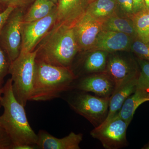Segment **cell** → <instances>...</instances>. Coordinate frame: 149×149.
<instances>
[{
	"label": "cell",
	"instance_id": "e0dca14e",
	"mask_svg": "<svg viewBox=\"0 0 149 149\" xmlns=\"http://www.w3.org/2000/svg\"><path fill=\"white\" fill-rule=\"evenodd\" d=\"M149 101L143 91L137 87L136 91L125 100L117 114L129 125L136 109L142 104Z\"/></svg>",
	"mask_w": 149,
	"mask_h": 149
},
{
	"label": "cell",
	"instance_id": "8fae6325",
	"mask_svg": "<svg viewBox=\"0 0 149 149\" xmlns=\"http://www.w3.org/2000/svg\"><path fill=\"white\" fill-rule=\"evenodd\" d=\"M116 85L113 80L105 72L93 73L80 79L72 88L85 92H92L102 97H110Z\"/></svg>",
	"mask_w": 149,
	"mask_h": 149
},
{
	"label": "cell",
	"instance_id": "7c38bea8",
	"mask_svg": "<svg viewBox=\"0 0 149 149\" xmlns=\"http://www.w3.org/2000/svg\"><path fill=\"white\" fill-rule=\"evenodd\" d=\"M134 38L122 32L102 30L99 33L91 51L102 50L108 53L130 50Z\"/></svg>",
	"mask_w": 149,
	"mask_h": 149
},
{
	"label": "cell",
	"instance_id": "52a82bcc",
	"mask_svg": "<svg viewBox=\"0 0 149 149\" xmlns=\"http://www.w3.org/2000/svg\"><path fill=\"white\" fill-rule=\"evenodd\" d=\"M56 7L47 16L31 22L22 21L21 26V52L27 53L34 51L35 47L43 39L57 21Z\"/></svg>",
	"mask_w": 149,
	"mask_h": 149
},
{
	"label": "cell",
	"instance_id": "8992f818",
	"mask_svg": "<svg viewBox=\"0 0 149 149\" xmlns=\"http://www.w3.org/2000/svg\"><path fill=\"white\" fill-rule=\"evenodd\" d=\"M24 15L21 8L15 9L0 33V45L10 63L17 58L21 52V26Z\"/></svg>",
	"mask_w": 149,
	"mask_h": 149
},
{
	"label": "cell",
	"instance_id": "d4e9b609",
	"mask_svg": "<svg viewBox=\"0 0 149 149\" xmlns=\"http://www.w3.org/2000/svg\"><path fill=\"white\" fill-rule=\"evenodd\" d=\"M121 15L130 17L134 14L133 0H116Z\"/></svg>",
	"mask_w": 149,
	"mask_h": 149
},
{
	"label": "cell",
	"instance_id": "836d02e7",
	"mask_svg": "<svg viewBox=\"0 0 149 149\" xmlns=\"http://www.w3.org/2000/svg\"><path fill=\"white\" fill-rule=\"evenodd\" d=\"M95 1V0H87V1H88V4L89 3L93 1Z\"/></svg>",
	"mask_w": 149,
	"mask_h": 149
},
{
	"label": "cell",
	"instance_id": "ac0fdd59",
	"mask_svg": "<svg viewBox=\"0 0 149 149\" xmlns=\"http://www.w3.org/2000/svg\"><path fill=\"white\" fill-rule=\"evenodd\" d=\"M85 11L95 18L104 21L118 12L116 0H95L88 4Z\"/></svg>",
	"mask_w": 149,
	"mask_h": 149
},
{
	"label": "cell",
	"instance_id": "9c48e42d",
	"mask_svg": "<svg viewBox=\"0 0 149 149\" xmlns=\"http://www.w3.org/2000/svg\"><path fill=\"white\" fill-rule=\"evenodd\" d=\"M103 21L85 11L75 20L72 26L80 51L90 52L97 37L102 30Z\"/></svg>",
	"mask_w": 149,
	"mask_h": 149
},
{
	"label": "cell",
	"instance_id": "277c9868",
	"mask_svg": "<svg viewBox=\"0 0 149 149\" xmlns=\"http://www.w3.org/2000/svg\"><path fill=\"white\" fill-rule=\"evenodd\" d=\"M37 52V49L29 52H20L10 65L8 73L11 75L14 95L24 107L32 94Z\"/></svg>",
	"mask_w": 149,
	"mask_h": 149
},
{
	"label": "cell",
	"instance_id": "44dd1931",
	"mask_svg": "<svg viewBox=\"0 0 149 149\" xmlns=\"http://www.w3.org/2000/svg\"><path fill=\"white\" fill-rule=\"evenodd\" d=\"M134 24L137 37L140 40L149 44V10H144L130 17Z\"/></svg>",
	"mask_w": 149,
	"mask_h": 149
},
{
	"label": "cell",
	"instance_id": "3957f363",
	"mask_svg": "<svg viewBox=\"0 0 149 149\" xmlns=\"http://www.w3.org/2000/svg\"><path fill=\"white\" fill-rule=\"evenodd\" d=\"M77 78L70 67L56 66L36 61L35 78L29 101H47L72 89Z\"/></svg>",
	"mask_w": 149,
	"mask_h": 149
},
{
	"label": "cell",
	"instance_id": "9a60e30c",
	"mask_svg": "<svg viewBox=\"0 0 149 149\" xmlns=\"http://www.w3.org/2000/svg\"><path fill=\"white\" fill-rule=\"evenodd\" d=\"M87 0H58L56 22L71 25L85 11Z\"/></svg>",
	"mask_w": 149,
	"mask_h": 149
},
{
	"label": "cell",
	"instance_id": "ffe728a7",
	"mask_svg": "<svg viewBox=\"0 0 149 149\" xmlns=\"http://www.w3.org/2000/svg\"><path fill=\"white\" fill-rule=\"evenodd\" d=\"M56 7L55 3L50 0H35L27 13L24 15L23 21L31 22L44 18Z\"/></svg>",
	"mask_w": 149,
	"mask_h": 149
},
{
	"label": "cell",
	"instance_id": "484cf974",
	"mask_svg": "<svg viewBox=\"0 0 149 149\" xmlns=\"http://www.w3.org/2000/svg\"><path fill=\"white\" fill-rule=\"evenodd\" d=\"M13 145L8 134L0 125V149H12Z\"/></svg>",
	"mask_w": 149,
	"mask_h": 149
},
{
	"label": "cell",
	"instance_id": "e575fe53",
	"mask_svg": "<svg viewBox=\"0 0 149 149\" xmlns=\"http://www.w3.org/2000/svg\"><path fill=\"white\" fill-rule=\"evenodd\" d=\"M144 149H149V145H148V146H147L146 147H145V148H144Z\"/></svg>",
	"mask_w": 149,
	"mask_h": 149
},
{
	"label": "cell",
	"instance_id": "603a6c76",
	"mask_svg": "<svg viewBox=\"0 0 149 149\" xmlns=\"http://www.w3.org/2000/svg\"><path fill=\"white\" fill-rule=\"evenodd\" d=\"M140 69L137 85L149 87V61L136 58Z\"/></svg>",
	"mask_w": 149,
	"mask_h": 149
},
{
	"label": "cell",
	"instance_id": "1f68e13d",
	"mask_svg": "<svg viewBox=\"0 0 149 149\" xmlns=\"http://www.w3.org/2000/svg\"><path fill=\"white\" fill-rule=\"evenodd\" d=\"M2 95V89L0 87V107H1V98Z\"/></svg>",
	"mask_w": 149,
	"mask_h": 149
},
{
	"label": "cell",
	"instance_id": "6da1fadb",
	"mask_svg": "<svg viewBox=\"0 0 149 149\" xmlns=\"http://www.w3.org/2000/svg\"><path fill=\"white\" fill-rule=\"evenodd\" d=\"M2 89L1 105L4 112L0 116V125L10 138L12 147L28 145L37 148V134L29 125L24 107L17 101L14 95L11 78L7 80Z\"/></svg>",
	"mask_w": 149,
	"mask_h": 149
},
{
	"label": "cell",
	"instance_id": "83f0119b",
	"mask_svg": "<svg viewBox=\"0 0 149 149\" xmlns=\"http://www.w3.org/2000/svg\"><path fill=\"white\" fill-rule=\"evenodd\" d=\"M15 8L14 7L9 6L6 7L3 10L0 12V33L9 17Z\"/></svg>",
	"mask_w": 149,
	"mask_h": 149
},
{
	"label": "cell",
	"instance_id": "f1b7e54d",
	"mask_svg": "<svg viewBox=\"0 0 149 149\" xmlns=\"http://www.w3.org/2000/svg\"><path fill=\"white\" fill-rule=\"evenodd\" d=\"M134 14L146 9L144 0H133Z\"/></svg>",
	"mask_w": 149,
	"mask_h": 149
},
{
	"label": "cell",
	"instance_id": "5b68a950",
	"mask_svg": "<svg viewBox=\"0 0 149 149\" xmlns=\"http://www.w3.org/2000/svg\"><path fill=\"white\" fill-rule=\"evenodd\" d=\"M109 99L92 95L82 91L74 94L67 102L73 110L85 118L96 128L106 118Z\"/></svg>",
	"mask_w": 149,
	"mask_h": 149
},
{
	"label": "cell",
	"instance_id": "cb8c5ba5",
	"mask_svg": "<svg viewBox=\"0 0 149 149\" xmlns=\"http://www.w3.org/2000/svg\"><path fill=\"white\" fill-rule=\"evenodd\" d=\"M10 63L7 55L0 45V87L1 88L4 79L8 73Z\"/></svg>",
	"mask_w": 149,
	"mask_h": 149
},
{
	"label": "cell",
	"instance_id": "4fadbf2b",
	"mask_svg": "<svg viewBox=\"0 0 149 149\" xmlns=\"http://www.w3.org/2000/svg\"><path fill=\"white\" fill-rule=\"evenodd\" d=\"M36 146L40 149H80L83 141V134L70 132L68 136L58 139L44 130H40L37 134Z\"/></svg>",
	"mask_w": 149,
	"mask_h": 149
},
{
	"label": "cell",
	"instance_id": "f546056e",
	"mask_svg": "<svg viewBox=\"0 0 149 149\" xmlns=\"http://www.w3.org/2000/svg\"><path fill=\"white\" fill-rule=\"evenodd\" d=\"M137 87L141 89L143 91L146 97L149 99V87H142L138 85H137Z\"/></svg>",
	"mask_w": 149,
	"mask_h": 149
},
{
	"label": "cell",
	"instance_id": "2e32d148",
	"mask_svg": "<svg viewBox=\"0 0 149 149\" xmlns=\"http://www.w3.org/2000/svg\"><path fill=\"white\" fill-rule=\"evenodd\" d=\"M102 30L122 32L133 38L138 37L132 19L119 14L118 12L113 14L104 20Z\"/></svg>",
	"mask_w": 149,
	"mask_h": 149
},
{
	"label": "cell",
	"instance_id": "7402d4cb",
	"mask_svg": "<svg viewBox=\"0 0 149 149\" xmlns=\"http://www.w3.org/2000/svg\"><path fill=\"white\" fill-rule=\"evenodd\" d=\"M130 51L136 55L137 58L149 61V44L144 42L138 37L134 38Z\"/></svg>",
	"mask_w": 149,
	"mask_h": 149
},
{
	"label": "cell",
	"instance_id": "5bb4252c",
	"mask_svg": "<svg viewBox=\"0 0 149 149\" xmlns=\"http://www.w3.org/2000/svg\"><path fill=\"white\" fill-rule=\"evenodd\" d=\"M138 77L139 76L125 81L116 88L110 97L108 113L106 118L96 128H102L117 114L125 100L136 91Z\"/></svg>",
	"mask_w": 149,
	"mask_h": 149
},
{
	"label": "cell",
	"instance_id": "ba28073f",
	"mask_svg": "<svg viewBox=\"0 0 149 149\" xmlns=\"http://www.w3.org/2000/svg\"><path fill=\"white\" fill-rule=\"evenodd\" d=\"M128 125L116 114L102 128H95L91 135L100 141L105 149H119L127 145L126 132Z\"/></svg>",
	"mask_w": 149,
	"mask_h": 149
},
{
	"label": "cell",
	"instance_id": "d6986e66",
	"mask_svg": "<svg viewBox=\"0 0 149 149\" xmlns=\"http://www.w3.org/2000/svg\"><path fill=\"white\" fill-rule=\"evenodd\" d=\"M109 53L105 51L93 50L85 58L83 68L86 72L96 73L104 72Z\"/></svg>",
	"mask_w": 149,
	"mask_h": 149
},
{
	"label": "cell",
	"instance_id": "4316f807",
	"mask_svg": "<svg viewBox=\"0 0 149 149\" xmlns=\"http://www.w3.org/2000/svg\"><path fill=\"white\" fill-rule=\"evenodd\" d=\"M35 0H0V3L6 7L11 6L15 8H21L34 2Z\"/></svg>",
	"mask_w": 149,
	"mask_h": 149
},
{
	"label": "cell",
	"instance_id": "7a4b0ae2",
	"mask_svg": "<svg viewBox=\"0 0 149 149\" xmlns=\"http://www.w3.org/2000/svg\"><path fill=\"white\" fill-rule=\"evenodd\" d=\"M36 60L56 66L70 67L80 51L71 25L56 22L44 37Z\"/></svg>",
	"mask_w": 149,
	"mask_h": 149
},
{
	"label": "cell",
	"instance_id": "d590c367",
	"mask_svg": "<svg viewBox=\"0 0 149 149\" xmlns=\"http://www.w3.org/2000/svg\"><path fill=\"white\" fill-rule=\"evenodd\" d=\"M2 11V10H1V7H0V12Z\"/></svg>",
	"mask_w": 149,
	"mask_h": 149
},
{
	"label": "cell",
	"instance_id": "30bf717a",
	"mask_svg": "<svg viewBox=\"0 0 149 149\" xmlns=\"http://www.w3.org/2000/svg\"><path fill=\"white\" fill-rule=\"evenodd\" d=\"M104 72L113 80L116 87L125 81L139 76L140 69L136 58L111 54L108 56Z\"/></svg>",
	"mask_w": 149,
	"mask_h": 149
},
{
	"label": "cell",
	"instance_id": "d6a6232c",
	"mask_svg": "<svg viewBox=\"0 0 149 149\" xmlns=\"http://www.w3.org/2000/svg\"><path fill=\"white\" fill-rule=\"evenodd\" d=\"M50 1H53L54 3H56L58 1V0H50Z\"/></svg>",
	"mask_w": 149,
	"mask_h": 149
},
{
	"label": "cell",
	"instance_id": "4dcf8cb0",
	"mask_svg": "<svg viewBox=\"0 0 149 149\" xmlns=\"http://www.w3.org/2000/svg\"><path fill=\"white\" fill-rule=\"evenodd\" d=\"M146 8L149 10V0H144Z\"/></svg>",
	"mask_w": 149,
	"mask_h": 149
}]
</instances>
